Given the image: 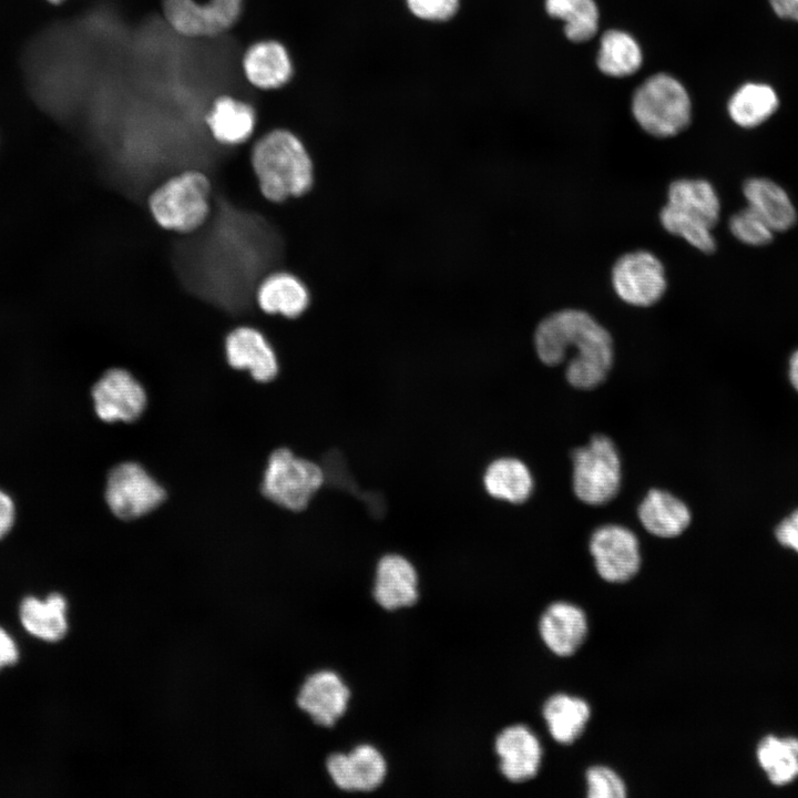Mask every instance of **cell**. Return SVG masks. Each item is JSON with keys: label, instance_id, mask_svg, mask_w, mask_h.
Returning <instances> with one entry per match:
<instances>
[{"label": "cell", "instance_id": "6da1fadb", "mask_svg": "<svg viewBox=\"0 0 798 798\" xmlns=\"http://www.w3.org/2000/svg\"><path fill=\"white\" fill-rule=\"evenodd\" d=\"M534 347L546 366L561 365L575 349L565 369L566 381L576 389L592 390L602 385L613 366L611 334L589 313L562 309L543 318L534 331Z\"/></svg>", "mask_w": 798, "mask_h": 798}, {"label": "cell", "instance_id": "7a4b0ae2", "mask_svg": "<svg viewBox=\"0 0 798 798\" xmlns=\"http://www.w3.org/2000/svg\"><path fill=\"white\" fill-rule=\"evenodd\" d=\"M252 166L262 194L272 202L300 196L313 184L310 156L303 142L287 130H274L256 142Z\"/></svg>", "mask_w": 798, "mask_h": 798}, {"label": "cell", "instance_id": "3957f363", "mask_svg": "<svg viewBox=\"0 0 798 798\" xmlns=\"http://www.w3.org/2000/svg\"><path fill=\"white\" fill-rule=\"evenodd\" d=\"M719 197L708 181L679 178L668 187L667 202L659 212V221L668 233L710 254L716 249L712 229L719 219Z\"/></svg>", "mask_w": 798, "mask_h": 798}, {"label": "cell", "instance_id": "277c9868", "mask_svg": "<svg viewBox=\"0 0 798 798\" xmlns=\"http://www.w3.org/2000/svg\"><path fill=\"white\" fill-rule=\"evenodd\" d=\"M211 183L196 170L184 171L160 185L150 196L153 218L165 229L187 233L209 214Z\"/></svg>", "mask_w": 798, "mask_h": 798}, {"label": "cell", "instance_id": "5b68a950", "mask_svg": "<svg viewBox=\"0 0 798 798\" xmlns=\"http://www.w3.org/2000/svg\"><path fill=\"white\" fill-rule=\"evenodd\" d=\"M573 464L572 487L576 498L589 505H604L620 492L621 458L614 441L606 434H593L585 447L570 453Z\"/></svg>", "mask_w": 798, "mask_h": 798}, {"label": "cell", "instance_id": "8992f818", "mask_svg": "<svg viewBox=\"0 0 798 798\" xmlns=\"http://www.w3.org/2000/svg\"><path fill=\"white\" fill-rule=\"evenodd\" d=\"M632 111L641 127L656 137H669L690 122V101L684 86L667 74L647 79L633 95Z\"/></svg>", "mask_w": 798, "mask_h": 798}, {"label": "cell", "instance_id": "52a82bcc", "mask_svg": "<svg viewBox=\"0 0 798 798\" xmlns=\"http://www.w3.org/2000/svg\"><path fill=\"white\" fill-rule=\"evenodd\" d=\"M324 481L325 474L318 464L280 448L268 459L262 492L277 505L290 511H301Z\"/></svg>", "mask_w": 798, "mask_h": 798}, {"label": "cell", "instance_id": "ba28073f", "mask_svg": "<svg viewBox=\"0 0 798 798\" xmlns=\"http://www.w3.org/2000/svg\"><path fill=\"white\" fill-rule=\"evenodd\" d=\"M325 770L344 794H371L385 784L389 765L381 749L371 743H359L347 751H331L324 761Z\"/></svg>", "mask_w": 798, "mask_h": 798}, {"label": "cell", "instance_id": "9c48e42d", "mask_svg": "<svg viewBox=\"0 0 798 798\" xmlns=\"http://www.w3.org/2000/svg\"><path fill=\"white\" fill-rule=\"evenodd\" d=\"M351 697V687L340 673L321 667L303 678L295 705L314 726L332 728L347 714Z\"/></svg>", "mask_w": 798, "mask_h": 798}, {"label": "cell", "instance_id": "30bf717a", "mask_svg": "<svg viewBox=\"0 0 798 798\" xmlns=\"http://www.w3.org/2000/svg\"><path fill=\"white\" fill-rule=\"evenodd\" d=\"M165 497L163 487L136 462L120 463L109 473L105 500L112 513L122 520L151 512Z\"/></svg>", "mask_w": 798, "mask_h": 798}, {"label": "cell", "instance_id": "8fae6325", "mask_svg": "<svg viewBox=\"0 0 798 798\" xmlns=\"http://www.w3.org/2000/svg\"><path fill=\"white\" fill-rule=\"evenodd\" d=\"M611 279L616 295L635 307L656 304L667 287L663 263L643 249L620 256L612 267Z\"/></svg>", "mask_w": 798, "mask_h": 798}, {"label": "cell", "instance_id": "7c38bea8", "mask_svg": "<svg viewBox=\"0 0 798 798\" xmlns=\"http://www.w3.org/2000/svg\"><path fill=\"white\" fill-rule=\"evenodd\" d=\"M589 550L601 579L608 583L631 581L641 569L640 541L630 529L605 524L594 530Z\"/></svg>", "mask_w": 798, "mask_h": 798}, {"label": "cell", "instance_id": "4fadbf2b", "mask_svg": "<svg viewBox=\"0 0 798 798\" xmlns=\"http://www.w3.org/2000/svg\"><path fill=\"white\" fill-rule=\"evenodd\" d=\"M244 0H163V13L180 34L213 37L239 18Z\"/></svg>", "mask_w": 798, "mask_h": 798}, {"label": "cell", "instance_id": "5bb4252c", "mask_svg": "<svg viewBox=\"0 0 798 798\" xmlns=\"http://www.w3.org/2000/svg\"><path fill=\"white\" fill-rule=\"evenodd\" d=\"M420 575L405 555L387 553L375 564L371 597L386 612L413 607L420 600Z\"/></svg>", "mask_w": 798, "mask_h": 798}, {"label": "cell", "instance_id": "9a60e30c", "mask_svg": "<svg viewBox=\"0 0 798 798\" xmlns=\"http://www.w3.org/2000/svg\"><path fill=\"white\" fill-rule=\"evenodd\" d=\"M492 748L498 770L509 782H524L539 774L542 745L529 726L511 724L501 728L493 738Z\"/></svg>", "mask_w": 798, "mask_h": 798}, {"label": "cell", "instance_id": "2e32d148", "mask_svg": "<svg viewBox=\"0 0 798 798\" xmlns=\"http://www.w3.org/2000/svg\"><path fill=\"white\" fill-rule=\"evenodd\" d=\"M94 409L105 422L136 420L146 406L142 385L126 370L113 368L92 388Z\"/></svg>", "mask_w": 798, "mask_h": 798}, {"label": "cell", "instance_id": "e0dca14e", "mask_svg": "<svg viewBox=\"0 0 798 798\" xmlns=\"http://www.w3.org/2000/svg\"><path fill=\"white\" fill-rule=\"evenodd\" d=\"M538 631L543 644L552 654L560 657L572 656L587 636L586 614L571 602H553L542 612Z\"/></svg>", "mask_w": 798, "mask_h": 798}, {"label": "cell", "instance_id": "ac0fdd59", "mask_svg": "<svg viewBox=\"0 0 798 798\" xmlns=\"http://www.w3.org/2000/svg\"><path fill=\"white\" fill-rule=\"evenodd\" d=\"M225 352L233 368L248 370L257 381H270L277 375L275 351L255 328L245 326L232 330L225 340Z\"/></svg>", "mask_w": 798, "mask_h": 798}, {"label": "cell", "instance_id": "d6986e66", "mask_svg": "<svg viewBox=\"0 0 798 798\" xmlns=\"http://www.w3.org/2000/svg\"><path fill=\"white\" fill-rule=\"evenodd\" d=\"M644 529L658 538L681 535L690 524L692 513L677 497L665 490L651 489L637 508Z\"/></svg>", "mask_w": 798, "mask_h": 798}, {"label": "cell", "instance_id": "ffe728a7", "mask_svg": "<svg viewBox=\"0 0 798 798\" xmlns=\"http://www.w3.org/2000/svg\"><path fill=\"white\" fill-rule=\"evenodd\" d=\"M243 70L253 85L264 90L285 85L294 71L287 49L275 40L250 45L243 58Z\"/></svg>", "mask_w": 798, "mask_h": 798}, {"label": "cell", "instance_id": "44dd1931", "mask_svg": "<svg viewBox=\"0 0 798 798\" xmlns=\"http://www.w3.org/2000/svg\"><path fill=\"white\" fill-rule=\"evenodd\" d=\"M743 193L748 207L774 232L787 231L796 223L797 214L789 195L774 181L765 177L749 178L744 183Z\"/></svg>", "mask_w": 798, "mask_h": 798}, {"label": "cell", "instance_id": "7402d4cb", "mask_svg": "<svg viewBox=\"0 0 798 798\" xmlns=\"http://www.w3.org/2000/svg\"><path fill=\"white\" fill-rule=\"evenodd\" d=\"M66 613L68 602L60 593H51L45 600L27 596L19 607V617L24 630L47 642H57L64 637L69 630Z\"/></svg>", "mask_w": 798, "mask_h": 798}, {"label": "cell", "instance_id": "603a6c76", "mask_svg": "<svg viewBox=\"0 0 798 798\" xmlns=\"http://www.w3.org/2000/svg\"><path fill=\"white\" fill-rule=\"evenodd\" d=\"M542 716L551 737L559 744L570 745L585 730L591 706L579 696L556 693L544 702Z\"/></svg>", "mask_w": 798, "mask_h": 798}, {"label": "cell", "instance_id": "cb8c5ba5", "mask_svg": "<svg viewBox=\"0 0 798 798\" xmlns=\"http://www.w3.org/2000/svg\"><path fill=\"white\" fill-rule=\"evenodd\" d=\"M257 303L267 314L295 318L308 307L309 293L296 276L284 272L274 273L258 286Z\"/></svg>", "mask_w": 798, "mask_h": 798}, {"label": "cell", "instance_id": "d4e9b609", "mask_svg": "<svg viewBox=\"0 0 798 798\" xmlns=\"http://www.w3.org/2000/svg\"><path fill=\"white\" fill-rule=\"evenodd\" d=\"M256 123L253 108L232 96L216 99L206 115L213 137L223 144H239L253 133Z\"/></svg>", "mask_w": 798, "mask_h": 798}, {"label": "cell", "instance_id": "484cf974", "mask_svg": "<svg viewBox=\"0 0 798 798\" xmlns=\"http://www.w3.org/2000/svg\"><path fill=\"white\" fill-rule=\"evenodd\" d=\"M483 485L494 499L522 504L530 499L534 483L529 468L521 460L504 457L488 466Z\"/></svg>", "mask_w": 798, "mask_h": 798}, {"label": "cell", "instance_id": "4316f807", "mask_svg": "<svg viewBox=\"0 0 798 798\" xmlns=\"http://www.w3.org/2000/svg\"><path fill=\"white\" fill-rule=\"evenodd\" d=\"M777 108L778 99L770 86L748 83L732 96L728 112L739 126L754 127L770 117Z\"/></svg>", "mask_w": 798, "mask_h": 798}, {"label": "cell", "instance_id": "83f0119b", "mask_svg": "<svg viewBox=\"0 0 798 798\" xmlns=\"http://www.w3.org/2000/svg\"><path fill=\"white\" fill-rule=\"evenodd\" d=\"M642 52L637 42L618 30L605 32L597 54L598 69L611 76H626L638 70Z\"/></svg>", "mask_w": 798, "mask_h": 798}, {"label": "cell", "instance_id": "f1b7e54d", "mask_svg": "<svg viewBox=\"0 0 798 798\" xmlns=\"http://www.w3.org/2000/svg\"><path fill=\"white\" fill-rule=\"evenodd\" d=\"M757 758L771 784L786 785L798 777V739L765 737L757 749Z\"/></svg>", "mask_w": 798, "mask_h": 798}, {"label": "cell", "instance_id": "f546056e", "mask_svg": "<svg viewBox=\"0 0 798 798\" xmlns=\"http://www.w3.org/2000/svg\"><path fill=\"white\" fill-rule=\"evenodd\" d=\"M545 9L565 22V35L573 42L586 41L597 31L598 11L593 0H545Z\"/></svg>", "mask_w": 798, "mask_h": 798}, {"label": "cell", "instance_id": "4dcf8cb0", "mask_svg": "<svg viewBox=\"0 0 798 798\" xmlns=\"http://www.w3.org/2000/svg\"><path fill=\"white\" fill-rule=\"evenodd\" d=\"M729 231L736 239L750 246H763L770 243L775 233L768 224L748 206L730 217Z\"/></svg>", "mask_w": 798, "mask_h": 798}, {"label": "cell", "instance_id": "1f68e13d", "mask_svg": "<svg viewBox=\"0 0 798 798\" xmlns=\"http://www.w3.org/2000/svg\"><path fill=\"white\" fill-rule=\"evenodd\" d=\"M589 798H625L627 789L622 777L611 767L593 765L585 771Z\"/></svg>", "mask_w": 798, "mask_h": 798}, {"label": "cell", "instance_id": "d6a6232c", "mask_svg": "<svg viewBox=\"0 0 798 798\" xmlns=\"http://www.w3.org/2000/svg\"><path fill=\"white\" fill-rule=\"evenodd\" d=\"M405 2L416 18L430 22L448 21L460 8V0H405Z\"/></svg>", "mask_w": 798, "mask_h": 798}, {"label": "cell", "instance_id": "836d02e7", "mask_svg": "<svg viewBox=\"0 0 798 798\" xmlns=\"http://www.w3.org/2000/svg\"><path fill=\"white\" fill-rule=\"evenodd\" d=\"M776 538L780 544L798 553V510L779 523Z\"/></svg>", "mask_w": 798, "mask_h": 798}, {"label": "cell", "instance_id": "e575fe53", "mask_svg": "<svg viewBox=\"0 0 798 798\" xmlns=\"http://www.w3.org/2000/svg\"><path fill=\"white\" fill-rule=\"evenodd\" d=\"M14 516L16 508L12 499L0 489V539L11 530Z\"/></svg>", "mask_w": 798, "mask_h": 798}, {"label": "cell", "instance_id": "d590c367", "mask_svg": "<svg viewBox=\"0 0 798 798\" xmlns=\"http://www.w3.org/2000/svg\"><path fill=\"white\" fill-rule=\"evenodd\" d=\"M18 657L19 652L14 640L0 627V669L16 663Z\"/></svg>", "mask_w": 798, "mask_h": 798}, {"label": "cell", "instance_id": "8d00e7d4", "mask_svg": "<svg viewBox=\"0 0 798 798\" xmlns=\"http://www.w3.org/2000/svg\"><path fill=\"white\" fill-rule=\"evenodd\" d=\"M776 14L798 22V0H769Z\"/></svg>", "mask_w": 798, "mask_h": 798}, {"label": "cell", "instance_id": "74e56055", "mask_svg": "<svg viewBox=\"0 0 798 798\" xmlns=\"http://www.w3.org/2000/svg\"><path fill=\"white\" fill-rule=\"evenodd\" d=\"M789 378L792 386L798 391V350L791 355L789 360Z\"/></svg>", "mask_w": 798, "mask_h": 798}, {"label": "cell", "instance_id": "f35d334b", "mask_svg": "<svg viewBox=\"0 0 798 798\" xmlns=\"http://www.w3.org/2000/svg\"><path fill=\"white\" fill-rule=\"evenodd\" d=\"M48 1L53 4H59V3L63 2L64 0H48Z\"/></svg>", "mask_w": 798, "mask_h": 798}]
</instances>
